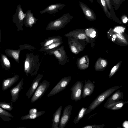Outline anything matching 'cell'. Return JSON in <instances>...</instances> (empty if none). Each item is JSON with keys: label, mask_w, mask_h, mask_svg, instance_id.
Instances as JSON below:
<instances>
[{"label": "cell", "mask_w": 128, "mask_h": 128, "mask_svg": "<svg viewBox=\"0 0 128 128\" xmlns=\"http://www.w3.org/2000/svg\"><path fill=\"white\" fill-rule=\"evenodd\" d=\"M43 75L42 74H38L36 77L32 80L31 86L26 93V96L28 98H31L38 86L39 83Z\"/></svg>", "instance_id": "13"}, {"label": "cell", "mask_w": 128, "mask_h": 128, "mask_svg": "<svg viewBox=\"0 0 128 128\" xmlns=\"http://www.w3.org/2000/svg\"><path fill=\"white\" fill-rule=\"evenodd\" d=\"M45 112V111H41L37 112L36 113L31 114H28L24 116H23L21 118V120H22L29 119H33L40 116Z\"/></svg>", "instance_id": "26"}, {"label": "cell", "mask_w": 128, "mask_h": 128, "mask_svg": "<svg viewBox=\"0 0 128 128\" xmlns=\"http://www.w3.org/2000/svg\"><path fill=\"white\" fill-rule=\"evenodd\" d=\"M125 28L122 26H118L114 28V31L118 33H121L124 32Z\"/></svg>", "instance_id": "33"}, {"label": "cell", "mask_w": 128, "mask_h": 128, "mask_svg": "<svg viewBox=\"0 0 128 128\" xmlns=\"http://www.w3.org/2000/svg\"><path fill=\"white\" fill-rule=\"evenodd\" d=\"M2 60L4 64L7 67L10 66V62L7 58L4 56H2Z\"/></svg>", "instance_id": "35"}, {"label": "cell", "mask_w": 128, "mask_h": 128, "mask_svg": "<svg viewBox=\"0 0 128 128\" xmlns=\"http://www.w3.org/2000/svg\"><path fill=\"white\" fill-rule=\"evenodd\" d=\"M79 5L86 18L90 20H95L96 16L92 10L81 2H79Z\"/></svg>", "instance_id": "15"}, {"label": "cell", "mask_w": 128, "mask_h": 128, "mask_svg": "<svg viewBox=\"0 0 128 128\" xmlns=\"http://www.w3.org/2000/svg\"><path fill=\"white\" fill-rule=\"evenodd\" d=\"M122 126L125 128H128V120L124 121L122 124Z\"/></svg>", "instance_id": "38"}, {"label": "cell", "mask_w": 128, "mask_h": 128, "mask_svg": "<svg viewBox=\"0 0 128 128\" xmlns=\"http://www.w3.org/2000/svg\"><path fill=\"white\" fill-rule=\"evenodd\" d=\"M94 88V83L90 80L85 81L82 88V98H84L87 96H90L93 92Z\"/></svg>", "instance_id": "12"}, {"label": "cell", "mask_w": 128, "mask_h": 128, "mask_svg": "<svg viewBox=\"0 0 128 128\" xmlns=\"http://www.w3.org/2000/svg\"><path fill=\"white\" fill-rule=\"evenodd\" d=\"M100 2L101 4L105 13L109 16H110V14L108 11L107 7L106 2L104 0H100Z\"/></svg>", "instance_id": "29"}, {"label": "cell", "mask_w": 128, "mask_h": 128, "mask_svg": "<svg viewBox=\"0 0 128 128\" xmlns=\"http://www.w3.org/2000/svg\"><path fill=\"white\" fill-rule=\"evenodd\" d=\"M37 112V110L36 108L31 109L29 112V114L36 113Z\"/></svg>", "instance_id": "39"}, {"label": "cell", "mask_w": 128, "mask_h": 128, "mask_svg": "<svg viewBox=\"0 0 128 128\" xmlns=\"http://www.w3.org/2000/svg\"><path fill=\"white\" fill-rule=\"evenodd\" d=\"M73 18V16L68 13L64 14L60 18L50 22L46 30H59L65 27Z\"/></svg>", "instance_id": "3"}, {"label": "cell", "mask_w": 128, "mask_h": 128, "mask_svg": "<svg viewBox=\"0 0 128 128\" xmlns=\"http://www.w3.org/2000/svg\"><path fill=\"white\" fill-rule=\"evenodd\" d=\"M41 62L38 55L33 53L28 54L26 55L24 64V71L28 76H35L39 69Z\"/></svg>", "instance_id": "1"}, {"label": "cell", "mask_w": 128, "mask_h": 128, "mask_svg": "<svg viewBox=\"0 0 128 128\" xmlns=\"http://www.w3.org/2000/svg\"><path fill=\"white\" fill-rule=\"evenodd\" d=\"M62 41V37L60 36L50 37L40 43L42 47L46 46L53 43Z\"/></svg>", "instance_id": "21"}, {"label": "cell", "mask_w": 128, "mask_h": 128, "mask_svg": "<svg viewBox=\"0 0 128 128\" xmlns=\"http://www.w3.org/2000/svg\"><path fill=\"white\" fill-rule=\"evenodd\" d=\"M63 43L62 41L55 42L46 46L42 47L40 50L41 52H45L46 53L48 52L57 49Z\"/></svg>", "instance_id": "22"}, {"label": "cell", "mask_w": 128, "mask_h": 128, "mask_svg": "<svg viewBox=\"0 0 128 128\" xmlns=\"http://www.w3.org/2000/svg\"><path fill=\"white\" fill-rule=\"evenodd\" d=\"M122 22L124 23H126L128 21V19L127 17L125 15L123 16L121 18Z\"/></svg>", "instance_id": "36"}, {"label": "cell", "mask_w": 128, "mask_h": 128, "mask_svg": "<svg viewBox=\"0 0 128 128\" xmlns=\"http://www.w3.org/2000/svg\"><path fill=\"white\" fill-rule=\"evenodd\" d=\"M83 86L82 83L80 81H77L73 86L70 89L71 98L72 100L77 101L81 100Z\"/></svg>", "instance_id": "7"}, {"label": "cell", "mask_w": 128, "mask_h": 128, "mask_svg": "<svg viewBox=\"0 0 128 128\" xmlns=\"http://www.w3.org/2000/svg\"><path fill=\"white\" fill-rule=\"evenodd\" d=\"M107 65V62L106 60L100 58L96 63L95 70L96 71H102L104 69Z\"/></svg>", "instance_id": "24"}, {"label": "cell", "mask_w": 128, "mask_h": 128, "mask_svg": "<svg viewBox=\"0 0 128 128\" xmlns=\"http://www.w3.org/2000/svg\"><path fill=\"white\" fill-rule=\"evenodd\" d=\"M67 38L69 46L71 51L72 53L77 54L79 50V46L76 40L72 37Z\"/></svg>", "instance_id": "19"}, {"label": "cell", "mask_w": 128, "mask_h": 128, "mask_svg": "<svg viewBox=\"0 0 128 128\" xmlns=\"http://www.w3.org/2000/svg\"><path fill=\"white\" fill-rule=\"evenodd\" d=\"M23 80L22 79L16 86L11 89L10 90L12 97L11 101L12 102H14L18 100L19 92L23 88V86L24 84Z\"/></svg>", "instance_id": "14"}, {"label": "cell", "mask_w": 128, "mask_h": 128, "mask_svg": "<svg viewBox=\"0 0 128 128\" xmlns=\"http://www.w3.org/2000/svg\"><path fill=\"white\" fill-rule=\"evenodd\" d=\"M122 86H113L100 94L90 104L86 111V114H88L94 110L114 92Z\"/></svg>", "instance_id": "2"}, {"label": "cell", "mask_w": 128, "mask_h": 128, "mask_svg": "<svg viewBox=\"0 0 128 128\" xmlns=\"http://www.w3.org/2000/svg\"><path fill=\"white\" fill-rule=\"evenodd\" d=\"M62 108V106H60L54 114L52 120V124L51 128H59L58 125Z\"/></svg>", "instance_id": "18"}, {"label": "cell", "mask_w": 128, "mask_h": 128, "mask_svg": "<svg viewBox=\"0 0 128 128\" xmlns=\"http://www.w3.org/2000/svg\"><path fill=\"white\" fill-rule=\"evenodd\" d=\"M18 79V76L15 75L12 78L4 80L2 83V90L3 91L7 90L17 82Z\"/></svg>", "instance_id": "17"}, {"label": "cell", "mask_w": 128, "mask_h": 128, "mask_svg": "<svg viewBox=\"0 0 128 128\" xmlns=\"http://www.w3.org/2000/svg\"><path fill=\"white\" fill-rule=\"evenodd\" d=\"M78 68L80 70H84L88 68L89 65V60L86 56H84L79 59L77 61Z\"/></svg>", "instance_id": "23"}, {"label": "cell", "mask_w": 128, "mask_h": 128, "mask_svg": "<svg viewBox=\"0 0 128 128\" xmlns=\"http://www.w3.org/2000/svg\"><path fill=\"white\" fill-rule=\"evenodd\" d=\"M50 84V82L46 80H44L39 84L38 87L31 98V102H34L40 98L47 90Z\"/></svg>", "instance_id": "5"}, {"label": "cell", "mask_w": 128, "mask_h": 128, "mask_svg": "<svg viewBox=\"0 0 128 128\" xmlns=\"http://www.w3.org/2000/svg\"><path fill=\"white\" fill-rule=\"evenodd\" d=\"M92 3L93 2V0H89Z\"/></svg>", "instance_id": "41"}, {"label": "cell", "mask_w": 128, "mask_h": 128, "mask_svg": "<svg viewBox=\"0 0 128 128\" xmlns=\"http://www.w3.org/2000/svg\"><path fill=\"white\" fill-rule=\"evenodd\" d=\"M46 54L50 55H53L58 60V64L60 65H64L69 62L68 57L66 54L63 45Z\"/></svg>", "instance_id": "4"}, {"label": "cell", "mask_w": 128, "mask_h": 128, "mask_svg": "<svg viewBox=\"0 0 128 128\" xmlns=\"http://www.w3.org/2000/svg\"><path fill=\"white\" fill-rule=\"evenodd\" d=\"M11 54L13 57L16 60H18L19 57V51H12L11 52Z\"/></svg>", "instance_id": "34"}, {"label": "cell", "mask_w": 128, "mask_h": 128, "mask_svg": "<svg viewBox=\"0 0 128 128\" xmlns=\"http://www.w3.org/2000/svg\"><path fill=\"white\" fill-rule=\"evenodd\" d=\"M10 113L0 107V117L4 121L9 122L12 120L10 118H13Z\"/></svg>", "instance_id": "25"}, {"label": "cell", "mask_w": 128, "mask_h": 128, "mask_svg": "<svg viewBox=\"0 0 128 128\" xmlns=\"http://www.w3.org/2000/svg\"><path fill=\"white\" fill-rule=\"evenodd\" d=\"M12 103V102L10 103L0 102V107L6 110L10 111L13 109Z\"/></svg>", "instance_id": "28"}, {"label": "cell", "mask_w": 128, "mask_h": 128, "mask_svg": "<svg viewBox=\"0 0 128 128\" xmlns=\"http://www.w3.org/2000/svg\"><path fill=\"white\" fill-rule=\"evenodd\" d=\"M24 19V23L27 27L31 28L33 25L36 23L38 18H36L34 16V14L31 12L30 10L27 11Z\"/></svg>", "instance_id": "11"}, {"label": "cell", "mask_w": 128, "mask_h": 128, "mask_svg": "<svg viewBox=\"0 0 128 128\" xmlns=\"http://www.w3.org/2000/svg\"><path fill=\"white\" fill-rule=\"evenodd\" d=\"M66 6V5L63 4L57 3L52 4L48 6L44 10L40 11V13L42 14L48 13L53 14L58 12L59 10H61Z\"/></svg>", "instance_id": "10"}, {"label": "cell", "mask_w": 128, "mask_h": 128, "mask_svg": "<svg viewBox=\"0 0 128 128\" xmlns=\"http://www.w3.org/2000/svg\"><path fill=\"white\" fill-rule=\"evenodd\" d=\"M128 103V101H124L120 100L117 102L108 104L104 107L110 110H116L121 109L125 104Z\"/></svg>", "instance_id": "20"}, {"label": "cell", "mask_w": 128, "mask_h": 128, "mask_svg": "<svg viewBox=\"0 0 128 128\" xmlns=\"http://www.w3.org/2000/svg\"><path fill=\"white\" fill-rule=\"evenodd\" d=\"M72 106L69 105L65 107L59 123V128H64L70 118Z\"/></svg>", "instance_id": "8"}, {"label": "cell", "mask_w": 128, "mask_h": 128, "mask_svg": "<svg viewBox=\"0 0 128 128\" xmlns=\"http://www.w3.org/2000/svg\"><path fill=\"white\" fill-rule=\"evenodd\" d=\"M113 1L114 3L118 4L120 2V0H113Z\"/></svg>", "instance_id": "40"}, {"label": "cell", "mask_w": 128, "mask_h": 128, "mask_svg": "<svg viewBox=\"0 0 128 128\" xmlns=\"http://www.w3.org/2000/svg\"><path fill=\"white\" fill-rule=\"evenodd\" d=\"M87 108L82 107L80 110L77 116L75 117L73 122L74 124H77L86 114Z\"/></svg>", "instance_id": "27"}, {"label": "cell", "mask_w": 128, "mask_h": 128, "mask_svg": "<svg viewBox=\"0 0 128 128\" xmlns=\"http://www.w3.org/2000/svg\"><path fill=\"white\" fill-rule=\"evenodd\" d=\"M26 13L23 12L20 4L17 7L15 13L13 16V21L18 26L22 28L23 24L24 19L26 16Z\"/></svg>", "instance_id": "9"}, {"label": "cell", "mask_w": 128, "mask_h": 128, "mask_svg": "<svg viewBox=\"0 0 128 128\" xmlns=\"http://www.w3.org/2000/svg\"><path fill=\"white\" fill-rule=\"evenodd\" d=\"M124 94L122 92L117 90L109 98L105 103L104 106L106 105L117 102L121 99H123Z\"/></svg>", "instance_id": "16"}, {"label": "cell", "mask_w": 128, "mask_h": 128, "mask_svg": "<svg viewBox=\"0 0 128 128\" xmlns=\"http://www.w3.org/2000/svg\"><path fill=\"white\" fill-rule=\"evenodd\" d=\"M72 78L70 76L63 78L48 94V97L54 96L65 89L69 84Z\"/></svg>", "instance_id": "6"}, {"label": "cell", "mask_w": 128, "mask_h": 128, "mask_svg": "<svg viewBox=\"0 0 128 128\" xmlns=\"http://www.w3.org/2000/svg\"><path fill=\"white\" fill-rule=\"evenodd\" d=\"M105 126L104 124L101 125L93 124L92 125H88L85 126L82 128H102Z\"/></svg>", "instance_id": "32"}, {"label": "cell", "mask_w": 128, "mask_h": 128, "mask_svg": "<svg viewBox=\"0 0 128 128\" xmlns=\"http://www.w3.org/2000/svg\"><path fill=\"white\" fill-rule=\"evenodd\" d=\"M120 64V63H118L112 68L109 75L108 77L109 78H110L114 74L119 68Z\"/></svg>", "instance_id": "31"}, {"label": "cell", "mask_w": 128, "mask_h": 128, "mask_svg": "<svg viewBox=\"0 0 128 128\" xmlns=\"http://www.w3.org/2000/svg\"><path fill=\"white\" fill-rule=\"evenodd\" d=\"M109 10H110L111 9V6L110 4V0H104Z\"/></svg>", "instance_id": "37"}, {"label": "cell", "mask_w": 128, "mask_h": 128, "mask_svg": "<svg viewBox=\"0 0 128 128\" xmlns=\"http://www.w3.org/2000/svg\"><path fill=\"white\" fill-rule=\"evenodd\" d=\"M87 34L91 37L94 38L96 35V32L93 29L90 28L87 29L86 31Z\"/></svg>", "instance_id": "30"}]
</instances>
